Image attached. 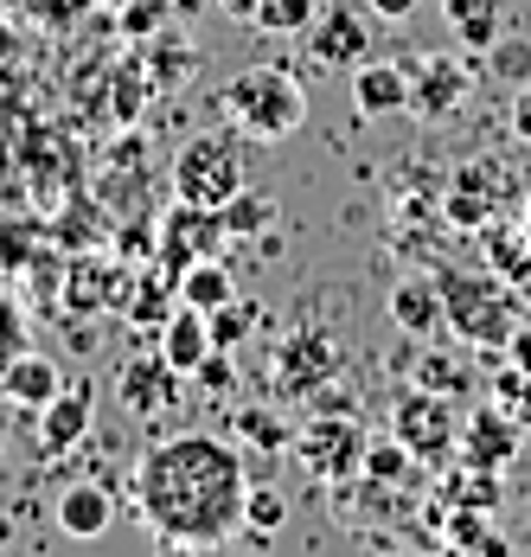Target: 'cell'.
<instances>
[{"instance_id": "7402d4cb", "label": "cell", "mask_w": 531, "mask_h": 557, "mask_svg": "<svg viewBox=\"0 0 531 557\" xmlns=\"http://www.w3.org/2000/svg\"><path fill=\"white\" fill-rule=\"evenodd\" d=\"M135 52H141L148 77H155V97L180 90V84L199 71V46H193V39H180V33H155V39H141Z\"/></svg>"}, {"instance_id": "8fae6325", "label": "cell", "mask_w": 531, "mask_h": 557, "mask_svg": "<svg viewBox=\"0 0 531 557\" xmlns=\"http://www.w3.org/2000/svg\"><path fill=\"white\" fill-rule=\"evenodd\" d=\"M301 39H308V58H314V64H326V71H359V64L372 58V20H366L359 7L333 0V7L314 13V26H308Z\"/></svg>"}, {"instance_id": "9a60e30c", "label": "cell", "mask_w": 531, "mask_h": 557, "mask_svg": "<svg viewBox=\"0 0 531 557\" xmlns=\"http://www.w3.org/2000/svg\"><path fill=\"white\" fill-rule=\"evenodd\" d=\"M417 385L435 391V397H448V404H474L480 397V372H474V346L468 339H455V346H429L423 359H417Z\"/></svg>"}, {"instance_id": "3957f363", "label": "cell", "mask_w": 531, "mask_h": 557, "mask_svg": "<svg viewBox=\"0 0 531 557\" xmlns=\"http://www.w3.org/2000/svg\"><path fill=\"white\" fill-rule=\"evenodd\" d=\"M218 115L224 128H237L244 141H288L308 122V90L288 64H244L237 77H224L218 90Z\"/></svg>"}, {"instance_id": "d590c367", "label": "cell", "mask_w": 531, "mask_h": 557, "mask_svg": "<svg viewBox=\"0 0 531 557\" xmlns=\"http://www.w3.org/2000/svg\"><path fill=\"white\" fill-rule=\"evenodd\" d=\"M160 26H166V0H122V33L141 46V39H155Z\"/></svg>"}, {"instance_id": "83f0119b", "label": "cell", "mask_w": 531, "mask_h": 557, "mask_svg": "<svg viewBox=\"0 0 531 557\" xmlns=\"http://www.w3.org/2000/svg\"><path fill=\"white\" fill-rule=\"evenodd\" d=\"M359 474H372V481H384V487H417L423 461L397 443V436H372V443H366V468H359Z\"/></svg>"}, {"instance_id": "e0dca14e", "label": "cell", "mask_w": 531, "mask_h": 557, "mask_svg": "<svg viewBox=\"0 0 531 557\" xmlns=\"http://www.w3.org/2000/svg\"><path fill=\"white\" fill-rule=\"evenodd\" d=\"M353 110L359 115H404L410 110V71L404 64H391V58H366L359 71H353Z\"/></svg>"}, {"instance_id": "44dd1931", "label": "cell", "mask_w": 531, "mask_h": 557, "mask_svg": "<svg viewBox=\"0 0 531 557\" xmlns=\"http://www.w3.org/2000/svg\"><path fill=\"white\" fill-rule=\"evenodd\" d=\"M109 525H115V500H109V487L77 481V487L58 494V532H64V539H103Z\"/></svg>"}, {"instance_id": "f1b7e54d", "label": "cell", "mask_w": 531, "mask_h": 557, "mask_svg": "<svg viewBox=\"0 0 531 557\" xmlns=\"http://www.w3.org/2000/svg\"><path fill=\"white\" fill-rule=\"evenodd\" d=\"M314 13H320V0H257L250 7V26L269 33V39H301L314 26Z\"/></svg>"}, {"instance_id": "e575fe53", "label": "cell", "mask_w": 531, "mask_h": 557, "mask_svg": "<svg viewBox=\"0 0 531 557\" xmlns=\"http://www.w3.org/2000/svg\"><path fill=\"white\" fill-rule=\"evenodd\" d=\"M499 33H506V20H499V0H493V7H480V13H468V20L455 26V46H468V52L486 58V46H493Z\"/></svg>"}, {"instance_id": "2e32d148", "label": "cell", "mask_w": 531, "mask_h": 557, "mask_svg": "<svg viewBox=\"0 0 531 557\" xmlns=\"http://www.w3.org/2000/svg\"><path fill=\"white\" fill-rule=\"evenodd\" d=\"M90 417H97V391L90 385H64L39 410V448L46 455H71V448L90 436Z\"/></svg>"}, {"instance_id": "ba28073f", "label": "cell", "mask_w": 531, "mask_h": 557, "mask_svg": "<svg viewBox=\"0 0 531 557\" xmlns=\"http://www.w3.org/2000/svg\"><path fill=\"white\" fill-rule=\"evenodd\" d=\"M224 219H218L212 206H193V199H173L166 212L155 219V263L166 276H180V270H193L199 257H218L224 250Z\"/></svg>"}, {"instance_id": "603a6c76", "label": "cell", "mask_w": 531, "mask_h": 557, "mask_svg": "<svg viewBox=\"0 0 531 557\" xmlns=\"http://www.w3.org/2000/svg\"><path fill=\"white\" fill-rule=\"evenodd\" d=\"M480 237H486V270H493V276H506L513 288H526V282H531V244H526V224L486 219V224H480Z\"/></svg>"}, {"instance_id": "5b68a950", "label": "cell", "mask_w": 531, "mask_h": 557, "mask_svg": "<svg viewBox=\"0 0 531 557\" xmlns=\"http://www.w3.org/2000/svg\"><path fill=\"white\" fill-rule=\"evenodd\" d=\"M173 199H193V206H224L231 193H244V135L237 128H212V135H193L173 148Z\"/></svg>"}, {"instance_id": "ee69618b", "label": "cell", "mask_w": 531, "mask_h": 557, "mask_svg": "<svg viewBox=\"0 0 531 557\" xmlns=\"http://www.w3.org/2000/svg\"><path fill=\"white\" fill-rule=\"evenodd\" d=\"M526 244H531V186H526Z\"/></svg>"}, {"instance_id": "4fadbf2b", "label": "cell", "mask_w": 531, "mask_h": 557, "mask_svg": "<svg viewBox=\"0 0 531 557\" xmlns=\"http://www.w3.org/2000/svg\"><path fill=\"white\" fill-rule=\"evenodd\" d=\"M180 391H186V372H173L160 352H135L115 372V397H122L128 417H166L180 404Z\"/></svg>"}, {"instance_id": "1f68e13d", "label": "cell", "mask_w": 531, "mask_h": 557, "mask_svg": "<svg viewBox=\"0 0 531 557\" xmlns=\"http://www.w3.org/2000/svg\"><path fill=\"white\" fill-rule=\"evenodd\" d=\"M486 397H493V404H506L519 423H531V372H526V366H513L506 352H499V366H493V379H486Z\"/></svg>"}, {"instance_id": "5bb4252c", "label": "cell", "mask_w": 531, "mask_h": 557, "mask_svg": "<svg viewBox=\"0 0 531 557\" xmlns=\"http://www.w3.org/2000/svg\"><path fill=\"white\" fill-rule=\"evenodd\" d=\"M384 314H391V327H397L404 339L429 346V339L442 334V288H435V276H404V282H391V295H384Z\"/></svg>"}, {"instance_id": "d4e9b609", "label": "cell", "mask_w": 531, "mask_h": 557, "mask_svg": "<svg viewBox=\"0 0 531 557\" xmlns=\"http://www.w3.org/2000/svg\"><path fill=\"white\" fill-rule=\"evenodd\" d=\"M148 97H155V77H148L141 52H128L122 64H115V77H109V115H115L122 128H135L141 110H148Z\"/></svg>"}, {"instance_id": "9c48e42d", "label": "cell", "mask_w": 531, "mask_h": 557, "mask_svg": "<svg viewBox=\"0 0 531 557\" xmlns=\"http://www.w3.org/2000/svg\"><path fill=\"white\" fill-rule=\"evenodd\" d=\"M519 448H526V423L506 410V404H474L468 417H461V443H455V461H468V468H486V474H506L513 461H519Z\"/></svg>"}, {"instance_id": "b9f144b4", "label": "cell", "mask_w": 531, "mask_h": 557, "mask_svg": "<svg viewBox=\"0 0 531 557\" xmlns=\"http://www.w3.org/2000/svg\"><path fill=\"white\" fill-rule=\"evenodd\" d=\"M480 7H493V0H442V13H448V26H461L468 13H480Z\"/></svg>"}, {"instance_id": "60d3db41", "label": "cell", "mask_w": 531, "mask_h": 557, "mask_svg": "<svg viewBox=\"0 0 531 557\" xmlns=\"http://www.w3.org/2000/svg\"><path fill=\"white\" fill-rule=\"evenodd\" d=\"M506 359H513V366H526V372H531V327H519V334L506 339Z\"/></svg>"}, {"instance_id": "8992f818", "label": "cell", "mask_w": 531, "mask_h": 557, "mask_svg": "<svg viewBox=\"0 0 531 557\" xmlns=\"http://www.w3.org/2000/svg\"><path fill=\"white\" fill-rule=\"evenodd\" d=\"M339 372H346V346L326 334L320 321H301V327H288V334L275 339V359H269V385H275V397L314 404Z\"/></svg>"}, {"instance_id": "f546056e", "label": "cell", "mask_w": 531, "mask_h": 557, "mask_svg": "<svg viewBox=\"0 0 531 557\" xmlns=\"http://www.w3.org/2000/svg\"><path fill=\"white\" fill-rule=\"evenodd\" d=\"M218 219H224L231 237H263L269 224H275V199L257 193V186H244V193H231V199L218 206Z\"/></svg>"}, {"instance_id": "f35d334b", "label": "cell", "mask_w": 531, "mask_h": 557, "mask_svg": "<svg viewBox=\"0 0 531 557\" xmlns=\"http://www.w3.org/2000/svg\"><path fill=\"white\" fill-rule=\"evenodd\" d=\"M513 135L531 148V84H519V97H513Z\"/></svg>"}, {"instance_id": "ab89813d", "label": "cell", "mask_w": 531, "mask_h": 557, "mask_svg": "<svg viewBox=\"0 0 531 557\" xmlns=\"http://www.w3.org/2000/svg\"><path fill=\"white\" fill-rule=\"evenodd\" d=\"M423 0H366V13H378V20H410Z\"/></svg>"}, {"instance_id": "52a82bcc", "label": "cell", "mask_w": 531, "mask_h": 557, "mask_svg": "<svg viewBox=\"0 0 531 557\" xmlns=\"http://www.w3.org/2000/svg\"><path fill=\"white\" fill-rule=\"evenodd\" d=\"M391 436L410 448L423 468H448V461H455V443H461V417H455L448 397L410 385L397 404H391Z\"/></svg>"}, {"instance_id": "8d00e7d4", "label": "cell", "mask_w": 531, "mask_h": 557, "mask_svg": "<svg viewBox=\"0 0 531 557\" xmlns=\"http://www.w3.org/2000/svg\"><path fill=\"white\" fill-rule=\"evenodd\" d=\"M13 352H26V314H20L13 295H0V372H7Z\"/></svg>"}, {"instance_id": "74e56055", "label": "cell", "mask_w": 531, "mask_h": 557, "mask_svg": "<svg viewBox=\"0 0 531 557\" xmlns=\"http://www.w3.org/2000/svg\"><path fill=\"white\" fill-rule=\"evenodd\" d=\"M237 430H244V443H263V448L282 443V423L263 417V410H244V417H237Z\"/></svg>"}, {"instance_id": "4dcf8cb0", "label": "cell", "mask_w": 531, "mask_h": 557, "mask_svg": "<svg viewBox=\"0 0 531 557\" xmlns=\"http://www.w3.org/2000/svg\"><path fill=\"white\" fill-rule=\"evenodd\" d=\"M206 321H212V346H224V352H237L244 339L257 334L263 308H257V301H244V295H231V301H224V308H212Z\"/></svg>"}, {"instance_id": "cb8c5ba5", "label": "cell", "mask_w": 531, "mask_h": 557, "mask_svg": "<svg viewBox=\"0 0 531 557\" xmlns=\"http://www.w3.org/2000/svg\"><path fill=\"white\" fill-rule=\"evenodd\" d=\"M173 288H180V301H186V308H206V314H212V308H224V301L237 295V276H231V263L199 257L193 270H180V276H173Z\"/></svg>"}, {"instance_id": "30bf717a", "label": "cell", "mask_w": 531, "mask_h": 557, "mask_svg": "<svg viewBox=\"0 0 531 557\" xmlns=\"http://www.w3.org/2000/svg\"><path fill=\"white\" fill-rule=\"evenodd\" d=\"M404 71H410V115H423V122H442V115H455L474 97V64L455 52L410 58Z\"/></svg>"}, {"instance_id": "d6a6232c", "label": "cell", "mask_w": 531, "mask_h": 557, "mask_svg": "<svg viewBox=\"0 0 531 557\" xmlns=\"http://www.w3.org/2000/svg\"><path fill=\"white\" fill-rule=\"evenodd\" d=\"M39 224L33 219H13V224H0V276H26V263L39 257Z\"/></svg>"}, {"instance_id": "7a4b0ae2", "label": "cell", "mask_w": 531, "mask_h": 557, "mask_svg": "<svg viewBox=\"0 0 531 557\" xmlns=\"http://www.w3.org/2000/svg\"><path fill=\"white\" fill-rule=\"evenodd\" d=\"M442 288V334L468 339L474 352H506V339L526 327L519 314V288L493 270H461V263H435Z\"/></svg>"}, {"instance_id": "ac0fdd59", "label": "cell", "mask_w": 531, "mask_h": 557, "mask_svg": "<svg viewBox=\"0 0 531 557\" xmlns=\"http://www.w3.org/2000/svg\"><path fill=\"white\" fill-rule=\"evenodd\" d=\"M180 308V288L173 276L160 270L155 257L141 263V270H128V288H122V314H128V327H141V334H160V321Z\"/></svg>"}, {"instance_id": "d6986e66", "label": "cell", "mask_w": 531, "mask_h": 557, "mask_svg": "<svg viewBox=\"0 0 531 557\" xmlns=\"http://www.w3.org/2000/svg\"><path fill=\"white\" fill-rule=\"evenodd\" d=\"M206 352H212V321H206V308H173L166 321H160V359L173 366V372H199L206 366Z\"/></svg>"}, {"instance_id": "6da1fadb", "label": "cell", "mask_w": 531, "mask_h": 557, "mask_svg": "<svg viewBox=\"0 0 531 557\" xmlns=\"http://www.w3.org/2000/svg\"><path fill=\"white\" fill-rule=\"evenodd\" d=\"M244 448L212 436V430H186L166 436L141 455L135 468V512L148 525V539L166 552H218L244 532Z\"/></svg>"}, {"instance_id": "ffe728a7", "label": "cell", "mask_w": 531, "mask_h": 557, "mask_svg": "<svg viewBox=\"0 0 531 557\" xmlns=\"http://www.w3.org/2000/svg\"><path fill=\"white\" fill-rule=\"evenodd\" d=\"M58 391H64V379H58V359H46V352H13L7 359V372H0V397L7 404H20V410H46Z\"/></svg>"}, {"instance_id": "7bdbcfd3", "label": "cell", "mask_w": 531, "mask_h": 557, "mask_svg": "<svg viewBox=\"0 0 531 557\" xmlns=\"http://www.w3.org/2000/svg\"><path fill=\"white\" fill-rule=\"evenodd\" d=\"M0 545H13V519L7 512H0Z\"/></svg>"}, {"instance_id": "4316f807", "label": "cell", "mask_w": 531, "mask_h": 557, "mask_svg": "<svg viewBox=\"0 0 531 557\" xmlns=\"http://www.w3.org/2000/svg\"><path fill=\"white\" fill-rule=\"evenodd\" d=\"M282 525H288V494H282V487H263V481H250V494H244V532H237V539L269 545Z\"/></svg>"}, {"instance_id": "7c38bea8", "label": "cell", "mask_w": 531, "mask_h": 557, "mask_svg": "<svg viewBox=\"0 0 531 557\" xmlns=\"http://www.w3.org/2000/svg\"><path fill=\"white\" fill-rule=\"evenodd\" d=\"M122 288H128L122 257H109V250H77V257L64 263L58 308H64V314H103V308H122Z\"/></svg>"}, {"instance_id": "836d02e7", "label": "cell", "mask_w": 531, "mask_h": 557, "mask_svg": "<svg viewBox=\"0 0 531 557\" xmlns=\"http://www.w3.org/2000/svg\"><path fill=\"white\" fill-rule=\"evenodd\" d=\"M486 71L499 77V84H531V39H513V33H499L493 46H486Z\"/></svg>"}, {"instance_id": "277c9868", "label": "cell", "mask_w": 531, "mask_h": 557, "mask_svg": "<svg viewBox=\"0 0 531 557\" xmlns=\"http://www.w3.org/2000/svg\"><path fill=\"white\" fill-rule=\"evenodd\" d=\"M366 443H372V430L359 423V410H353V404H314V417L288 436L295 461L314 474L320 487L353 481V474L366 468Z\"/></svg>"}, {"instance_id": "484cf974", "label": "cell", "mask_w": 531, "mask_h": 557, "mask_svg": "<svg viewBox=\"0 0 531 557\" xmlns=\"http://www.w3.org/2000/svg\"><path fill=\"white\" fill-rule=\"evenodd\" d=\"M442 219L455 224V231H480L486 219H499V199H493L486 180H474V173L461 168L455 186H448V199H442Z\"/></svg>"}]
</instances>
